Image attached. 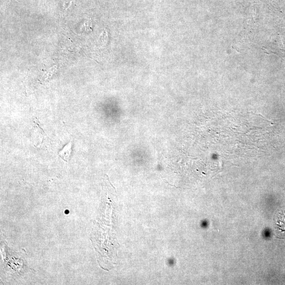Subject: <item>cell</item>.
Instances as JSON below:
<instances>
[{
	"label": "cell",
	"instance_id": "2",
	"mask_svg": "<svg viewBox=\"0 0 285 285\" xmlns=\"http://www.w3.org/2000/svg\"><path fill=\"white\" fill-rule=\"evenodd\" d=\"M65 213L66 214H68V213H69V211H68V210H66V211H65Z\"/></svg>",
	"mask_w": 285,
	"mask_h": 285
},
{
	"label": "cell",
	"instance_id": "1",
	"mask_svg": "<svg viewBox=\"0 0 285 285\" xmlns=\"http://www.w3.org/2000/svg\"><path fill=\"white\" fill-rule=\"evenodd\" d=\"M71 149V143L70 142L68 144H67L65 148L59 153L60 156L64 159L65 161H67V159H69Z\"/></svg>",
	"mask_w": 285,
	"mask_h": 285
}]
</instances>
